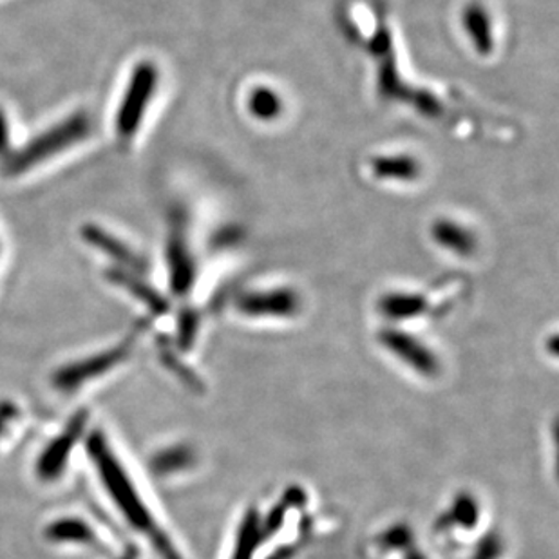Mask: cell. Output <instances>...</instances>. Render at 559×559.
Segmentation results:
<instances>
[{
  "label": "cell",
  "mask_w": 559,
  "mask_h": 559,
  "mask_svg": "<svg viewBox=\"0 0 559 559\" xmlns=\"http://www.w3.org/2000/svg\"><path fill=\"white\" fill-rule=\"evenodd\" d=\"M87 454L100 475L107 495L115 501L118 511L122 512L126 522L158 550L159 558L186 559L181 558L173 539L159 527L147 501L143 500L142 492L138 491L136 484L132 481L117 453L109 448L104 435L95 433L87 440Z\"/></svg>",
  "instance_id": "1"
},
{
  "label": "cell",
  "mask_w": 559,
  "mask_h": 559,
  "mask_svg": "<svg viewBox=\"0 0 559 559\" xmlns=\"http://www.w3.org/2000/svg\"><path fill=\"white\" fill-rule=\"evenodd\" d=\"M93 131V122L85 112H74L73 117L66 118L40 136L33 138L26 147L11 153L10 158L2 162L5 176H21L35 165L43 164L55 154L73 147L74 143L85 140Z\"/></svg>",
  "instance_id": "2"
},
{
  "label": "cell",
  "mask_w": 559,
  "mask_h": 559,
  "mask_svg": "<svg viewBox=\"0 0 559 559\" xmlns=\"http://www.w3.org/2000/svg\"><path fill=\"white\" fill-rule=\"evenodd\" d=\"M158 68L148 60L138 63L132 71L117 115V132L122 140H131L142 126L151 98L158 87Z\"/></svg>",
  "instance_id": "3"
},
{
  "label": "cell",
  "mask_w": 559,
  "mask_h": 559,
  "mask_svg": "<svg viewBox=\"0 0 559 559\" xmlns=\"http://www.w3.org/2000/svg\"><path fill=\"white\" fill-rule=\"evenodd\" d=\"M131 349L132 337L127 338L122 344H118L117 348L93 355V357L82 360V362L63 366L62 370L55 374V385L62 391L76 390L79 385L100 377L112 368H117L120 362H123V359H127V355L131 354Z\"/></svg>",
  "instance_id": "4"
},
{
  "label": "cell",
  "mask_w": 559,
  "mask_h": 559,
  "mask_svg": "<svg viewBox=\"0 0 559 559\" xmlns=\"http://www.w3.org/2000/svg\"><path fill=\"white\" fill-rule=\"evenodd\" d=\"M236 308L252 319H288L299 313L301 297L292 288L245 292Z\"/></svg>",
  "instance_id": "5"
},
{
  "label": "cell",
  "mask_w": 559,
  "mask_h": 559,
  "mask_svg": "<svg viewBox=\"0 0 559 559\" xmlns=\"http://www.w3.org/2000/svg\"><path fill=\"white\" fill-rule=\"evenodd\" d=\"M85 426H87V413H79L71 418V423L66 426L62 433L44 449L40 459L37 462V475L40 480H55L59 478L69 454L73 453V448L84 435Z\"/></svg>",
  "instance_id": "6"
},
{
  "label": "cell",
  "mask_w": 559,
  "mask_h": 559,
  "mask_svg": "<svg viewBox=\"0 0 559 559\" xmlns=\"http://www.w3.org/2000/svg\"><path fill=\"white\" fill-rule=\"evenodd\" d=\"M167 264L170 270V290L175 296H187L195 280V263L187 241L186 227L178 223L167 241Z\"/></svg>",
  "instance_id": "7"
},
{
  "label": "cell",
  "mask_w": 559,
  "mask_h": 559,
  "mask_svg": "<svg viewBox=\"0 0 559 559\" xmlns=\"http://www.w3.org/2000/svg\"><path fill=\"white\" fill-rule=\"evenodd\" d=\"M380 343L384 344V348L390 349L395 357L404 360L409 368H415L423 373H431L437 368V359L431 354V349L426 348V344L407 333L384 330L380 335Z\"/></svg>",
  "instance_id": "8"
},
{
  "label": "cell",
  "mask_w": 559,
  "mask_h": 559,
  "mask_svg": "<svg viewBox=\"0 0 559 559\" xmlns=\"http://www.w3.org/2000/svg\"><path fill=\"white\" fill-rule=\"evenodd\" d=\"M82 238H84L91 247L102 250V252L107 253L109 258L122 264L123 270H129L132 274H145L147 263H145L136 252H132L127 245H123L120 239L106 233V230L98 227V225H84V227H82Z\"/></svg>",
  "instance_id": "9"
},
{
  "label": "cell",
  "mask_w": 559,
  "mask_h": 559,
  "mask_svg": "<svg viewBox=\"0 0 559 559\" xmlns=\"http://www.w3.org/2000/svg\"><path fill=\"white\" fill-rule=\"evenodd\" d=\"M464 29L469 37L471 46L481 57H489L495 51V33H492L491 16L484 5L471 2L464 10Z\"/></svg>",
  "instance_id": "10"
},
{
  "label": "cell",
  "mask_w": 559,
  "mask_h": 559,
  "mask_svg": "<svg viewBox=\"0 0 559 559\" xmlns=\"http://www.w3.org/2000/svg\"><path fill=\"white\" fill-rule=\"evenodd\" d=\"M428 308H431L428 297L417 292H391L379 302L380 313L393 321L418 319V316H424Z\"/></svg>",
  "instance_id": "11"
},
{
  "label": "cell",
  "mask_w": 559,
  "mask_h": 559,
  "mask_svg": "<svg viewBox=\"0 0 559 559\" xmlns=\"http://www.w3.org/2000/svg\"><path fill=\"white\" fill-rule=\"evenodd\" d=\"M431 236L437 241L438 247L456 253V255H471L476 250L475 234L469 228L464 227L462 223L453 219H438L431 228Z\"/></svg>",
  "instance_id": "12"
},
{
  "label": "cell",
  "mask_w": 559,
  "mask_h": 559,
  "mask_svg": "<svg viewBox=\"0 0 559 559\" xmlns=\"http://www.w3.org/2000/svg\"><path fill=\"white\" fill-rule=\"evenodd\" d=\"M371 173L374 178L388 181H415L423 173L417 158L407 154H388L371 162Z\"/></svg>",
  "instance_id": "13"
},
{
  "label": "cell",
  "mask_w": 559,
  "mask_h": 559,
  "mask_svg": "<svg viewBox=\"0 0 559 559\" xmlns=\"http://www.w3.org/2000/svg\"><path fill=\"white\" fill-rule=\"evenodd\" d=\"M107 280L115 281L117 285L123 286L131 292L132 296L138 297L143 305H147L154 313H164L167 311V302L158 292L151 288L147 283H143L136 274H132L129 270L111 269L107 270Z\"/></svg>",
  "instance_id": "14"
},
{
  "label": "cell",
  "mask_w": 559,
  "mask_h": 559,
  "mask_svg": "<svg viewBox=\"0 0 559 559\" xmlns=\"http://www.w3.org/2000/svg\"><path fill=\"white\" fill-rule=\"evenodd\" d=\"M247 107H249L250 115L259 122H274L283 115L285 104L277 91L261 85L250 93Z\"/></svg>",
  "instance_id": "15"
},
{
  "label": "cell",
  "mask_w": 559,
  "mask_h": 559,
  "mask_svg": "<svg viewBox=\"0 0 559 559\" xmlns=\"http://www.w3.org/2000/svg\"><path fill=\"white\" fill-rule=\"evenodd\" d=\"M46 538L59 544H93L95 533L87 523L80 522L76 518H63L46 528Z\"/></svg>",
  "instance_id": "16"
},
{
  "label": "cell",
  "mask_w": 559,
  "mask_h": 559,
  "mask_svg": "<svg viewBox=\"0 0 559 559\" xmlns=\"http://www.w3.org/2000/svg\"><path fill=\"white\" fill-rule=\"evenodd\" d=\"M11 154V132H10V123H8V118H5V112L2 107H0V159L5 162V159L10 158Z\"/></svg>",
  "instance_id": "17"
},
{
  "label": "cell",
  "mask_w": 559,
  "mask_h": 559,
  "mask_svg": "<svg viewBox=\"0 0 559 559\" xmlns=\"http://www.w3.org/2000/svg\"><path fill=\"white\" fill-rule=\"evenodd\" d=\"M118 559H138V552L134 549H129L127 552H123L122 556Z\"/></svg>",
  "instance_id": "18"
}]
</instances>
